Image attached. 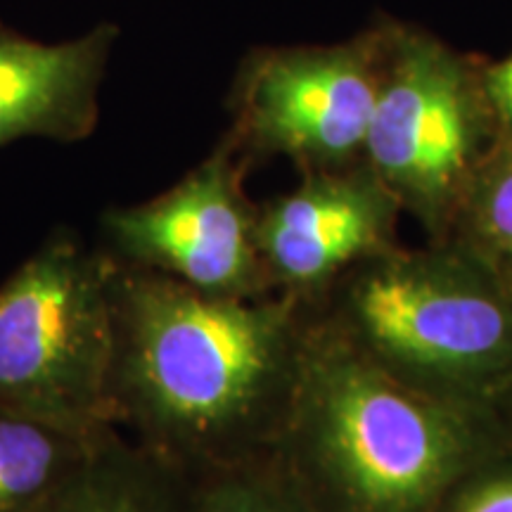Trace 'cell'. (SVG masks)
<instances>
[{
    "mask_svg": "<svg viewBox=\"0 0 512 512\" xmlns=\"http://www.w3.org/2000/svg\"><path fill=\"white\" fill-rule=\"evenodd\" d=\"M491 413L496 415L498 425H501L503 434L508 437V441L512 444V380L505 384L503 392L498 394L494 406H491Z\"/></svg>",
    "mask_w": 512,
    "mask_h": 512,
    "instance_id": "obj_16",
    "label": "cell"
},
{
    "mask_svg": "<svg viewBox=\"0 0 512 512\" xmlns=\"http://www.w3.org/2000/svg\"><path fill=\"white\" fill-rule=\"evenodd\" d=\"M498 138L482 69L420 31H387L363 164L437 242Z\"/></svg>",
    "mask_w": 512,
    "mask_h": 512,
    "instance_id": "obj_5",
    "label": "cell"
},
{
    "mask_svg": "<svg viewBox=\"0 0 512 512\" xmlns=\"http://www.w3.org/2000/svg\"><path fill=\"white\" fill-rule=\"evenodd\" d=\"M302 176L256 211V245L273 290L316 309L344 273L394 247L401 204L363 162Z\"/></svg>",
    "mask_w": 512,
    "mask_h": 512,
    "instance_id": "obj_8",
    "label": "cell"
},
{
    "mask_svg": "<svg viewBox=\"0 0 512 512\" xmlns=\"http://www.w3.org/2000/svg\"><path fill=\"white\" fill-rule=\"evenodd\" d=\"M482 74L498 133H501V138L512 140V55L508 60L482 69Z\"/></svg>",
    "mask_w": 512,
    "mask_h": 512,
    "instance_id": "obj_15",
    "label": "cell"
},
{
    "mask_svg": "<svg viewBox=\"0 0 512 512\" xmlns=\"http://www.w3.org/2000/svg\"><path fill=\"white\" fill-rule=\"evenodd\" d=\"M439 512H512V444L467 472Z\"/></svg>",
    "mask_w": 512,
    "mask_h": 512,
    "instance_id": "obj_14",
    "label": "cell"
},
{
    "mask_svg": "<svg viewBox=\"0 0 512 512\" xmlns=\"http://www.w3.org/2000/svg\"><path fill=\"white\" fill-rule=\"evenodd\" d=\"M508 444L494 413L399 382L311 311L273 456L318 512H439Z\"/></svg>",
    "mask_w": 512,
    "mask_h": 512,
    "instance_id": "obj_2",
    "label": "cell"
},
{
    "mask_svg": "<svg viewBox=\"0 0 512 512\" xmlns=\"http://www.w3.org/2000/svg\"><path fill=\"white\" fill-rule=\"evenodd\" d=\"M249 159L223 136L214 152L162 195L100 216V247L121 264L219 297L275 292L256 245L245 192Z\"/></svg>",
    "mask_w": 512,
    "mask_h": 512,
    "instance_id": "obj_7",
    "label": "cell"
},
{
    "mask_svg": "<svg viewBox=\"0 0 512 512\" xmlns=\"http://www.w3.org/2000/svg\"><path fill=\"white\" fill-rule=\"evenodd\" d=\"M197 482L200 475L112 430L29 512H192Z\"/></svg>",
    "mask_w": 512,
    "mask_h": 512,
    "instance_id": "obj_10",
    "label": "cell"
},
{
    "mask_svg": "<svg viewBox=\"0 0 512 512\" xmlns=\"http://www.w3.org/2000/svg\"><path fill=\"white\" fill-rule=\"evenodd\" d=\"M387 31L342 46L256 48L230 91L228 136L249 162L287 157L309 171L363 162Z\"/></svg>",
    "mask_w": 512,
    "mask_h": 512,
    "instance_id": "obj_6",
    "label": "cell"
},
{
    "mask_svg": "<svg viewBox=\"0 0 512 512\" xmlns=\"http://www.w3.org/2000/svg\"><path fill=\"white\" fill-rule=\"evenodd\" d=\"M110 259L114 425L195 475L273 453L309 306L285 292L204 294Z\"/></svg>",
    "mask_w": 512,
    "mask_h": 512,
    "instance_id": "obj_1",
    "label": "cell"
},
{
    "mask_svg": "<svg viewBox=\"0 0 512 512\" xmlns=\"http://www.w3.org/2000/svg\"><path fill=\"white\" fill-rule=\"evenodd\" d=\"M102 437H81L0 408V512L36 508Z\"/></svg>",
    "mask_w": 512,
    "mask_h": 512,
    "instance_id": "obj_11",
    "label": "cell"
},
{
    "mask_svg": "<svg viewBox=\"0 0 512 512\" xmlns=\"http://www.w3.org/2000/svg\"><path fill=\"white\" fill-rule=\"evenodd\" d=\"M192 512H318L273 453L202 472Z\"/></svg>",
    "mask_w": 512,
    "mask_h": 512,
    "instance_id": "obj_13",
    "label": "cell"
},
{
    "mask_svg": "<svg viewBox=\"0 0 512 512\" xmlns=\"http://www.w3.org/2000/svg\"><path fill=\"white\" fill-rule=\"evenodd\" d=\"M451 242L512 294V140L498 138L460 200Z\"/></svg>",
    "mask_w": 512,
    "mask_h": 512,
    "instance_id": "obj_12",
    "label": "cell"
},
{
    "mask_svg": "<svg viewBox=\"0 0 512 512\" xmlns=\"http://www.w3.org/2000/svg\"><path fill=\"white\" fill-rule=\"evenodd\" d=\"M117 41L119 27L112 22H100L74 41L41 43L0 19V147L24 138H91Z\"/></svg>",
    "mask_w": 512,
    "mask_h": 512,
    "instance_id": "obj_9",
    "label": "cell"
},
{
    "mask_svg": "<svg viewBox=\"0 0 512 512\" xmlns=\"http://www.w3.org/2000/svg\"><path fill=\"white\" fill-rule=\"evenodd\" d=\"M396 380L491 411L512 380V294L451 242L389 247L311 309Z\"/></svg>",
    "mask_w": 512,
    "mask_h": 512,
    "instance_id": "obj_3",
    "label": "cell"
},
{
    "mask_svg": "<svg viewBox=\"0 0 512 512\" xmlns=\"http://www.w3.org/2000/svg\"><path fill=\"white\" fill-rule=\"evenodd\" d=\"M112 351L110 254L55 228L0 283V408L81 437L119 430Z\"/></svg>",
    "mask_w": 512,
    "mask_h": 512,
    "instance_id": "obj_4",
    "label": "cell"
}]
</instances>
